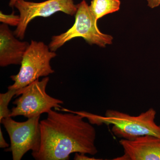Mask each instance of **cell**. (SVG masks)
<instances>
[{
  "mask_svg": "<svg viewBox=\"0 0 160 160\" xmlns=\"http://www.w3.org/2000/svg\"><path fill=\"white\" fill-rule=\"evenodd\" d=\"M123 154L113 160H160V138L150 135L134 140L121 139Z\"/></svg>",
  "mask_w": 160,
  "mask_h": 160,
  "instance_id": "8",
  "label": "cell"
},
{
  "mask_svg": "<svg viewBox=\"0 0 160 160\" xmlns=\"http://www.w3.org/2000/svg\"><path fill=\"white\" fill-rule=\"evenodd\" d=\"M0 22L2 24L12 26H17L20 22V15H16L14 12L9 15L5 14L2 11L0 12Z\"/></svg>",
  "mask_w": 160,
  "mask_h": 160,
  "instance_id": "12",
  "label": "cell"
},
{
  "mask_svg": "<svg viewBox=\"0 0 160 160\" xmlns=\"http://www.w3.org/2000/svg\"><path fill=\"white\" fill-rule=\"evenodd\" d=\"M76 38H82L89 45H96L106 47L112 43L113 37L101 32L92 14L89 5L85 0L78 4L73 26L66 32L52 37L49 47L50 50L55 52L64 44Z\"/></svg>",
  "mask_w": 160,
  "mask_h": 160,
  "instance_id": "3",
  "label": "cell"
},
{
  "mask_svg": "<svg viewBox=\"0 0 160 160\" xmlns=\"http://www.w3.org/2000/svg\"><path fill=\"white\" fill-rule=\"evenodd\" d=\"M70 111L82 115L92 125H111L112 132L118 138L132 140L142 136L150 135L160 138V125L155 122L157 112L153 108H150L137 116L114 109H108L104 115L86 111Z\"/></svg>",
  "mask_w": 160,
  "mask_h": 160,
  "instance_id": "2",
  "label": "cell"
},
{
  "mask_svg": "<svg viewBox=\"0 0 160 160\" xmlns=\"http://www.w3.org/2000/svg\"><path fill=\"white\" fill-rule=\"evenodd\" d=\"M30 43L17 39L8 25L0 26V66L21 65Z\"/></svg>",
  "mask_w": 160,
  "mask_h": 160,
  "instance_id": "9",
  "label": "cell"
},
{
  "mask_svg": "<svg viewBox=\"0 0 160 160\" xmlns=\"http://www.w3.org/2000/svg\"><path fill=\"white\" fill-rule=\"evenodd\" d=\"M18 1H20V0H10V2H9V6L13 8L15 6L16 3Z\"/></svg>",
  "mask_w": 160,
  "mask_h": 160,
  "instance_id": "16",
  "label": "cell"
},
{
  "mask_svg": "<svg viewBox=\"0 0 160 160\" xmlns=\"http://www.w3.org/2000/svg\"><path fill=\"white\" fill-rule=\"evenodd\" d=\"M39 116L28 118L26 122H18L11 117L4 118L0 122L4 126L10 138L9 151L12 159L21 160L29 150L34 152L39 146L41 139Z\"/></svg>",
  "mask_w": 160,
  "mask_h": 160,
  "instance_id": "6",
  "label": "cell"
},
{
  "mask_svg": "<svg viewBox=\"0 0 160 160\" xmlns=\"http://www.w3.org/2000/svg\"><path fill=\"white\" fill-rule=\"evenodd\" d=\"M71 112L62 113L51 109L40 122L39 146L31 153L35 159L68 160L73 152L98 153L94 127L82 115Z\"/></svg>",
  "mask_w": 160,
  "mask_h": 160,
  "instance_id": "1",
  "label": "cell"
},
{
  "mask_svg": "<svg viewBox=\"0 0 160 160\" xmlns=\"http://www.w3.org/2000/svg\"><path fill=\"white\" fill-rule=\"evenodd\" d=\"M9 146V144L6 142V140L4 139L2 129L0 128V147L1 148H6Z\"/></svg>",
  "mask_w": 160,
  "mask_h": 160,
  "instance_id": "14",
  "label": "cell"
},
{
  "mask_svg": "<svg viewBox=\"0 0 160 160\" xmlns=\"http://www.w3.org/2000/svg\"><path fill=\"white\" fill-rule=\"evenodd\" d=\"M56 56L55 52L50 50L43 42L32 40L23 56L18 73L10 76L14 83L8 89H21L40 77L53 73L54 71L50 62Z\"/></svg>",
  "mask_w": 160,
  "mask_h": 160,
  "instance_id": "4",
  "label": "cell"
},
{
  "mask_svg": "<svg viewBox=\"0 0 160 160\" xmlns=\"http://www.w3.org/2000/svg\"><path fill=\"white\" fill-rule=\"evenodd\" d=\"M74 160H100L98 159H95L94 158H89L86 155V154L84 153H78L76 152L75 155Z\"/></svg>",
  "mask_w": 160,
  "mask_h": 160,
  "instance_id": "13",
  "label": "cell"
},
{
  "mask_svg": "<svg viewBox=\"0 0 160 160\" xmlns=\"http://www.w3.org/2000/svg\"><path fill=\"white\" fill-rule=\"evenodd\" d=\"M120 0H91L89 9L95 19L98 20L106 15L119 10Z\"/></svg>",
  "mask_w": 160,
  "mask_h": 160,
  "instance_id": "10",
  "label": "cell"
},
{
  "mask_svg": "<svg viewBox=\"0 0 160 160\" xmlns=\"http://www.w3.org/2000/svg\"><path fill=\"white\" fill-rule=\"evenodd\" d=\"M49 78L46 77L41 81L36 80L33 82L18 89L16 96H21L13 102L16 105L11 111V117L23 116L27 118L39 116L48 113L52 108L61 107L62 100L50 96L46 92Z\"/></svg>",
  "mask_w": 160,
  "mask_h": 160,
  "instance_id": "5",
  "label": "cell"
},
{
  "mask_svg": "<svg viewBox=\"0 0 160 160\" xmlns=\"http://www.w3.org/2000/svg\"><path fill=\"white\" fill-rule=\"evenodd\" d=\"M18 89H9L5 93H0V121L10 117L11 111L8 108L12 98L16 95Z\"/></svg>",
  "mask_w": 160,
  "mask_h": 160,
  "instance_id": "11",
  "label": "cell"
},
{
  "mask_svg": "<svg viewBox=\"0 0 160 160\" xmlns=\"http://www.w3.org/2000/svg\"><path fill=\"white\" fill-rule=\"evenodd\" d=\"M14 7L19 12L20 22L13 33L21 40L25 38L29 23L36 18L49 17L58 12L72 16L78 9V5L74 4L73 0H47L38 3L20 0Z\"/></svg>",
  "mask_w": 160,
  "mask_h": 160,
  "instance_id": "7",
  "label": "cell"
},
{
  "mask_svg": "<svg viewBox=\"0 0 160 160\" xmlns=\"http://www.w3.org/2000/svg\"><path fill=\"white\" fill-rule=\"evenodd\" d=\"M148 6L151 9L157 7L160 5V0H146Z\"/></svg>",
  "mask_w": 160,
  "mask_h": 160,
  "instance_id": "15",
  "label": "cell"
}]
</instances>
